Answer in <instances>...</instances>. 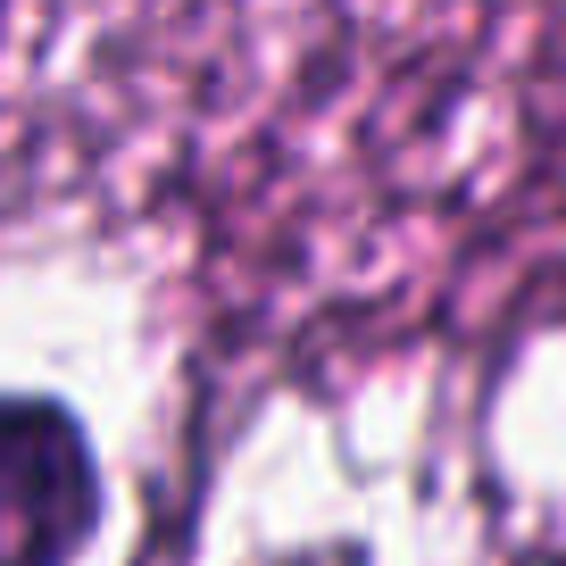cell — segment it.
Masks as SVG:
<instances>
[{
	"mask_svg": "<svg viewBox=\"0 0 566 566\" xmlns=\"http://www.w3.org/2000/svg\"><path fill=\"white\" fill-rule=\"evenodd\" d=\"M108 525V467L75 400L0 391V566H75Z\"/></svg>",
	"mask_w": 566,
	"mask_h": 566,
	"instance_id": "1",
	"label": "cell"
}]
</instances>
